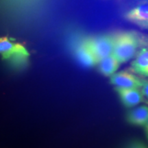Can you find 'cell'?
Here are the masks:
<instances>
[{
  "mask_svg": "<svg viewBox=\"0 0 148 148\" xmlns=\"http://www.w3.org/2000/svg\"><path fill=\"white\" fill-rule=\"evenodd\" d=\"M140 45V37L134 32H122L114 34L112 55L120 63L132 58Z\"/></svg>",
  "mask_w": 148,
  "mask_h": 148,
  "instance_id": "obj_1",
  "label": "cell"
},
{
  "mask_svg": "<svg viewBox=\"0 0 148 148\" xmlns=\"http://www.w3.org/2000/svg\"><path fill=\"white\" fill-rule=\"evenodd\" d=\"M0 53L4 60L18 64H24L29 57L25 46L7 36L0 38Z\"/></svg>",
  "mask_w": 148,
  "mask_h": 148,
  "instance_id": "obj_2",
  "label": "cell"
},
{
  "mask_svg": "<svg viewBox=\"0 0 148 148\" xmlns=\"http://www.w3.org/2000/svg\"><path fill=\"white\" fill-rule=\"evenodd\" d=\"M88 47L99 63L103 59L112 55L114 45V34H103L85 38Z\"/></svg>",
  "mask_w": 148,
  "mask_h": 148,
  "instance_id": "obj_3",
  "label": "cell"
},
{
  "mask_svg": "<svg viewBox=\"0 0 148 148\" xmlns=\"http://www.w3.org/2000/svg\"><path fill=\"white\" fill-rule=\"evenodd\" d=\"M144 81L127 71L116 72L110 77V82L115 87L141 88Z\"/></svg>",
  "mask_w": 148,
  "mask_h": 148,
  "instance_id": "obj_4",
  "label": "cell"
},
{
  "mask_svg": "<svg viewBox=\"0 0 148 148\" xmlns=\"http://www.w3.org/2000/svg\"><path fill=\"white\" fill-rule=\"evenodd\" d=\"M121 101L127 108L135 106L142 102L144 96L140 88L114 87Z\"/></svg>",
  "mask_w": 148,
  "mask_h": 148,
  "instance_id": "obj_5",
  "label": "cell"
},
{
  "mask_svg": "<svg viewBox=\"0 0 148 148\" xmlns=\"http://www.w3.org/2000/svg\"><path fill=\"white\" fill-rule=\"evenodd\" d=\"M124 16L127 21L143 28H148V3L130 9L125 12Z\"/></svg>",
  "mask_w": 148,
  "mask_h": 148,
  "instance_id": "obj_6",
  "label": "cell"
},
{
  "mask_svg": "<svg viewBox=\"0 0 148 148\" xmlns=\"http://www.w3.org/2000/svg\"><path fill=\"white\" fill-rule=\"evenodd\" d=\"M75 56L79 63L86 67H91L98 64L95 56L88 47L84 39L75 47Z\"/></svg>",
  "mask_w": 148,
  "mask_h": 148,
  "instance_id": "obj_7",
  "label": "cell"
},
{
  "mask_svg": "<svg viewBox=\"0 0 148 148\" xmlns=\"http://www.w3.org/2000/svg\"><path fill=\"white\" fill-rule=\"evenodd\" d=\"M131 70L142 76L148 77V48H143L137 53L131 63Z\"/></svg>",
  "mask_w": 148,
  "mask_h": 148,
  "instance_id": "obj_8",
  "label": "cell"
},
{
  "mask_svg": "<svg viewBox=\"0 0 148 148\" xmlns=\"http://www.w3.org/2000/svg\"><path fill=\"white\" fill-rule=\"evenodd\" d=\"M126 119L129 123L138 126H145L148 120V106L143 105L127 112Z\"/></svg>",
  "mask_w": 148,
  "mask_h": 148,
  "instance_id": "obj_9",
  "label": "cell"
},
{
  "mask_svg": "<svg viewBox=\"0 0 148 148\" xmlns=\"http://www.w3.org/2000/svg\"><path fill=\"white\" fill-rule=\"evenodd\" d=\"M120 62L113 55L106 57L98 63V69L103 75L106 77H110L119 67Z\"/></svg>",
  "mask_w": 148,
  "mask_h": 148,
  "instance_id": "obj_10",
  "label": "cell"
},
{
  "mask_svg": "<svg viewBox=\"0 0 148 148\" xmlns=\"http://www.w3.org/2000/svg\"><path fill=\"white\" fill-rule=\"evenodd\" d=\"M140 90H141L144 97H145L148 100V79L144 81V83Z\"/></svg>",
  "mask_w": 148,
  "mask_h": 148,
  "instance_id": "obj_11",
  "label": "cell"
},
{
  "mask_svg": "<svg viewBox=\"0 0 148 148\" xmlns=\"http://www.w3.org/2000/svg\"><path fill=\"white\" fill-rule=\"evenodd\" d=\"M128 148H147V147H146L143 143L135 142V143H132V145L130 146Z\"/></svg>",
  "mask_w": 148,
  "mask_h": 148,
  "instance_id": "obj_12",
  "label": "cell"
},
{
  "mask_svg": "<svg viewBox=\"0 0 148 148\" xmlns=\"http://www.w3.org/2000/svg\"><path fill=\"white\" fill-rule=\"evenodd\" d=\"M145 132H146V136H147V138L148 139V120L145 125Z\"/></svg>",
  "mask_w": 148,
  "mask_h": 148,
  "instance_id": "obj_13",
  "label": "cell"
}]
</instances>
